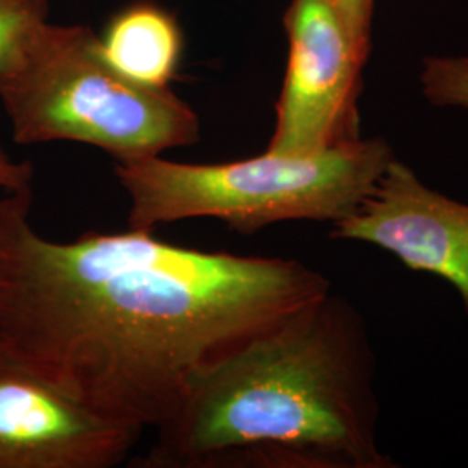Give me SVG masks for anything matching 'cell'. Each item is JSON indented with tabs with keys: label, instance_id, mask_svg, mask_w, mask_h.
I'll return each instance as SVG.
<instances>
[{
	"label": "cell",
	"instance_id": "obj_2",
	"mask_svg": "<svg viewBox=\"0 0 468 468\" xmlns=\"http://www.w3.org/2000/svg\"><path fill=\"white\" fill-rule=\"evenodd\" d=\"M377 356L332 290L198 371L139 468H392L378 446Z\"/></svg>",
	"mask_w": 468,
	"mask_h": 468
},
{
	"label": "cell",
	"instance_id": "obj_11",
	"mask_svg": "<svg viewBox=\"0 0 468 468\" xmlns=\"http://www.w3.org/2000/svg\"><path fill=\"white\" fill-rule=\"evenodd\" d=\"M346 17L356 40L371 50V25H373V5L375 0H335Z\"/></svg>",
	"mask_w": 468,
	"mask_h": 468
},
{
	"label": "cell",
	"instance_id": "obj_9",
	"mask_svg": "<svg viewBox=\"0 0 468 468\" xmlns=\"http://www.w3.org/2000/svg\"><path fill=\"white\" fill-rule=\"evenodd\" d=\"M48 21V0H0V73L16 63L37 30Z\"/></svg>",
	"mask_w": 468,
	"mask_h": 468
},
{
	"label": "cell",
	"instance_id": "obj_6",
	"mask_svg": "<svg viewBox=\"0 0 468 468\" xmlns=\"http://www.w3.org/2000/svg\"><path fill=\"white\" fill-rule=\"evenodd\" d=\"M141 435L69 396L0 336V468L117 467Z\"/></svg>",
	"mask_w": 468,
	"mask_h": 468
},
{
	"label": "cell",
	"instance_id": "obj_12",
	"mask_svg": "<svg viewBox=\"0 0 468 468\" xmlns=\"http://www.w3.org/2000/svg\"><path fill=\"white\" fill-rule=\"evenodd\" d=\"M34 167L30 162H17L0 143V191L17 193L32 187Z\"/></svg>",
	"mask_w": 468,
	"mask_h": 468
},
{
	"label": "cell",
	"instance_id": "obj_3",
	"mask_svg": "<svg viewBox=\"0 0 468 468\" xmlns=\"http://www.w3.org/2000/svg\"><path fill=\"white\" fill-rule=\"evenodd\" d=\"M394 158L384 139L361 137L311 154L266 150L226 164L154 156L117 164L115 174L129 197V228L208 218L251 234L288 220L334 224L351 216Z\"/></svg>",
	"mask_w": 468,
	"mask_h": 468
},
{
	"label": "cell",
	"instance_id": "obj_7",
	"mask_svg": "<svg viewBox=\"0 0 468 468\" xmlns=\"http://www.w3.org/2000/svg\"><path fill=\"white\" fill-rule=\"evenodd\" d=\"M332 226L335 239L375 245L404 268L448 282L468 313V203L425 185L401 160L394 158L351 216Z\"/></svg>",
	"mask_w": 468,
	"mask_h": 468
},
{
	"label": "cell",
	"instance_id": "obj_4",
	"mask_svg": "<svg viewBox=\"0 0 468 468\" xmlns=\"http://www.w3.org/2000/svg\"><path fill=\"white\" fill-rule=\"evenodd\" d=\"M0 104L17 144L80 143L117 164L200 139V117L185 100L122 77L104 59L100 35L80 25H42L0 73Z\"/></svg>",
	"mask_w": 468,
	"mask_h": 468
},
{
	"label": "cell",
	"instance_id": "obj_1",
	"mask_svg": "<svg viewBox=\"0 0 468 468\" xmlns=\"http://www.w3.org/2000/svg\"><path fill=\"white\" fill-rule=\"evenodd\" d=\"M32 187L0 198V336L102 417L144 432L222 354L332 290L295 259L174 245L151 229L56 241Z\"/></svg>",
	"mask_w": 468,
	"mask_h": 468
},
{
	"label": "cell",
	"instance_id": "obj_8",
	"mask_svg": "<svg viewBox=\"0 0 468 468\" xmlns=\"http://www.w3.org/2000/svg\"><path fill=\"white\" fill-rule=\"evenodd\" d=\"M100 46L110 67L127 80L150 89H167L181 61L183 34L176 17L165 9L139 2L108 23Z\"/></svg>",
	"mask_w": 468,
	"mask_h": 468
},
{
	"label": "cell",
	"instance_id": "obj_5",
	"mask_svg": "<svg viewBox=\"0 0 468 468\" xmlns=\"http://www.w3.org/2000/svg\"><path fill=\"white\" fill-rule=\"evenodd\" d=\"M288 59L276 102L271 153L311 154L361 139L365 49L335 0H290Z\"/></svg>",
	"mask_w": 468,
	"mask_h": 468
},
{
	"label": "cell",
	"instance_id": "obj_10",
	"mask_svg": "<svg viewBox=\"0 0 468 468\" xmlns=\"http://www.w3.org/2000/svg\"><path fill=\"white\" fill-rule=\"evenodd\" d=\"M420 85L431 104L468 112L467 56L425 58L420 73Z\"/></svg>",
	"mask_w": 468,
	"mask_h": 468
}]
</instances>
